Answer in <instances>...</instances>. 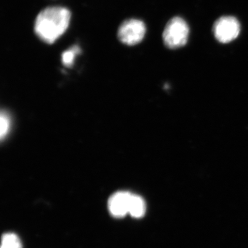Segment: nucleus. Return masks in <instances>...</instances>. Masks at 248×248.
I'll return each mask as SVG.
<instances>
[{"label": "nucleus", "mask_w": 248, "mask_h": 248, "mask_svg": "<svg viewBox=\"0 0 248 248\" xmlns=\"http://www.w3.org/2000/svg\"><path fill=\"white\" fill-rule=\"evenodd\" d=\"M0 121H1L0 122V125H1L0 135H1V140H3L9 133L10 126H11V120H10L9 116L7 113L4 111H1Z\"/></svg>", "instance_id": "9"}, {"label": "nucleus", "mask_w": 248, "mask_h": 248, "mask_svg": "<svg viewBox=\"0 0 248 248\" xmlns=\"http://www.w3.org/2000/svg\"><path fill=\"white\" fill-rule=\"evenodd\" d=\"M132 193L125 191L117 192L108 200V210L112 216L122 218L128 214L129 203Z\"/></svg>", "instance_id": "5"}, {"label": "nucleus", "mask_w": 248, "mask_h": 248, "mask_svg": "<svg viewBox=\"0 0 248 248\" xmlns=\"http://www.w3.org/2000/svg\"><path fill=\"white\" fill-rule=\"evenodd\" d=\"M80 48L77 46L72 47L71 48L66 50L64 53L62 54V63L66 66H71L74 62L76 55L79 54Z\"/></svg>", "instance_id": "8"}, {"label": "nucleus", "mask_w": 248, "mask_h": 248, "mask_svg": "<svg viewBox=\"0 0 248 248\" xmlns=\"http://www.w3.org/2000/svg\"><path fill=\"white\" fill-rule=\"evenodd\" d=\"M146 32L144 23L139 19H128L124 21L118 29L119 40L129 46L138 45L143 40Z\"/></svg>", "instance_id": "3"}, {"label": "nucleus", "mask_w": 248, "mask_h": 248, "mask_svg": "<svg viewBox=\"0 0 248 248\" xmlns=\"http://www.w3.org/2000/svg\"><path fill=\"white\" fill-rule=\"evenodd\" d=\"M71 16L69 10L61 6L44 9L35 19L36 35L46 43H54L68 29Z\"/></svg>", "instance_id": "1"}, {"label": "nucleus", "mask_w": 248, "mask_h": 248, "mask_svg": "<svg viewBox=\"0 0 248 248\" xmlns=\"http://www.w3.org/2000/svg\"><path fill=\"white\" fill-rule=\"evenodd\" d=\"M146 210V203L140 196L132 193L129 203L128 214L134 218H141Z\"/></svg>", "instance_id": "6"}, {"label": "nucleus", "mask_w": 248, "mask_h": 248, "mask_svg": "<svg viewBox=\"0 0 248 248\" xmlns=\"http://www.w3.org/2000/svg\"><path fill=\"white\" fill-rule=\"evenodd\" d=\"M189 35V27L182 18L175 17L169 21L165 28L163 39L166 46L170 48H178L187 43Z\"/></svg>", "instance_id": "2"}, {"label": "nucleus", "mask_w": 248, "mask_h": 248, "mask_svg": "<svg viewBox=\"0 0 248 248\" xmlns=\"http://www.w3.org/2000/svg\"><path fill=\"white\" fill-rule=\"evenodd\" d=\"M1 248H22V244L17 235L6 233L1 237Z\"/></svg>", "instance_id": "7"}, {"label": "nucleus", "mask_w": 248, "mask_h": 248, "mask_svg": "<svg viewBox=\"0 0 248 248\" xmlns=\"http://www.w3.org/2000/svg\"><path fill=\"white\" fill-rule=\"evenodd\" d=\"M213 29L217 40L226 44L235 40L239 36L241 27L236 18L225 16L217 20Z\"/></svg>", "instance_id": "4"}]
</instances>
